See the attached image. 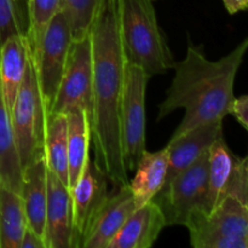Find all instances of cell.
Returning a JSON list of instances; mask_svg holds the SVG:
<instances>
[{
    "mask_svg": "<svg viewBox=\"0 0 248 248\" xmlns=\"http://www.w3.org/2000/svg\"><path fill=\"white\" fill-rule=\"evenodd\" d=\"M107 177L97 164L89 159L72 193L74 248L82 246L97 213L108 196Z\"/></svg>",
    "mask_w": 248,
    "mask_h": 248,
    "instance_id": "30bf717a",
    "label": "cell"
},
{
    "mask_svg": "<svg viewBox=\"0 0 248 248\" xmlns=\"http://www.w3.org/2000/svg\"><path fill=\"white\" fill-rule=\"evenodd\" d=\"M21 0H0V47L7 39L23 35L28 31V10L19 5Z\"/></svg>",
    "mask_w": 248,
    "mask_h": 248,
    "instance_id": "d4e9b609",
    "label": "cell"
},
{
    "mask_svg": "<svg viewBox=\"0 0 248 248\" xmlns=\"http://www.w3.org/2000/svg\"><path fill=\"white\" fill-rule=\"evenodd\" d=\"M19 248H46V244L41 236H39L33 229L27 227Z\"/></svg>",
    "mask_w": 248,
    "mask_h": 248,
    "instance_id": "4316f807",
    "label": "cell"
},
{
    "mask_svg": "<svg viewBox=\"0 0 248 248\" xmlns=\"http://www.w3.org/2000/svg\"><path fill=\"white\" fill-rule=\"evenodd\" d=\"M165 227L164 213L152 200L133 211L109 248H149L155 244Z\"/></svg>",
    "mask_w": 248,
    "mask_h": 248,
    "instance_id": "9a60e30c",
    "label": "cell"
},
{
    "mask_svg": "<svg viewBox=\"0 0 248 248\" xmlns=\"http://www.w3.org/2000/svg\"><path fill=\"white\" fill-rule=\"evenodd\" d=\"M68 186L74 189L90 159L91 125L89 115L82 109L68 111Z\"/></svg>",
    "mask_w": 248,
    "mask_h": 248,
    "instance_id": "ac0fdd59",
    "label": "cell"
},
{
    "mask_svg": "<svg viewBox=\"0 0 248 248\" xmlns=\"http://www.w3.org/2000/svg\"><path fill=\"white\" fill-rule=\"evenodd\" d=\"M62 6V0H27L28 10V31L27 39L33 57L40 48L46 28Z\"/></svg>",
    "mask_w": 248,
    "mask_h": 248,
    "instance_id": "603a6c76",
    "label": "cell"
},
{
    "mask_svg": "<svg viewBox=\"0 0 248 248\" xmlns=\"http://www.w3.org/2000/svg\"><path fill=\"white\" fill-rule=\"evenodd\" d=\"M82 109L92 114V45L91 35L72 41L67 65L58 86L51 114H67ZM91 125V124H90Z\"/></svg>",
    "mask_w": 248,
    "mask_h": 248,
    "instance_id": "9c48e42d",
    "label": "cell"
},
{
    "mask_svg": "<svg viewBox=\"0 0 248 248\" xmlns=\"http://www.w3.org/2000/svg\"><path fill=\"white\" fill-rule=\"evenodd\" d=\"M223 4L230 15L248 10V0H223Z\"/></svg>",
    "mask_w": 248,
    "mask_h": 248,
    "instance_id": "83f0119b",
    "label": "cell"
},
{
    "mask_svg": "<svg viewBox=\"0 0 248 248\" xmlns=\"http://www.w3.org/2000/svg\"><path fill=\"white\" fill-rule=\"evenodd\" d=\"M149 79V75L140 67L132 63L126 64L120 131L127 171L135 170L145 150V90Z\"/></svg>",
    "mask_w": 248,
    "mask_h": 248,
    "instance_id": "52a82bcc",
    "label": "cell"
},
{
    "mask_svg": "<svg viewBox=\"0 0 248 248\" xmlns=\"http://www.w3.org/2000/svg\"><path fill=\"white\" fill-rule=\"evenodd\" d=\"M21 196L28 227L45 241L47 205V165L45 155H41L22 169Z\"/></svg>",
    "mask_w": 248,
    "mask_h": 248,
    "instance_id": "5bb4252c",
    "label": "cell"
},
{
    "mask_svg": "<svg viewBox=\"0 0 248 248\" xmlns=\"http://www.w3.org/2000/svg\"><path fill=\"white\" fill-rule=\"evenodd\" d=\"M223 135V121L199 126L183 133L179 137L171 138L166 145L169 150V170L164 186L169 184L177 174L200 159L211 148L218 137ZM162 186V188H164Z\"/></svg>",
    "mask_w": 248,
    "mask_h": 248,
    "instance_id": "4fadbf2b",
    "label": "cell"
},
{
    "mask_svg": "<svg viewBox=\"0 0 248 248\" xmlns=\"http://www.w3.org/2000/svg\"><path fill=\"white\" fill-rule=\"evenodd\" d=\"M169 162V150L166 147L157 152H143L135 167V177L130 182L136 208L154 200L160 193L166 182Z\"/></svg>",
    "mask_w": 248,
    "mask_h": 248,
    "instance_id": "e0dca14e",
    "label": "cell"
},
{
    "mask_svg": "<svg viewBox=\"0 0 248 248\" xmlns=\"http://www.w3.org/2000/svg\"><path fill=\"white\" fill-rule=\"evenodd\" d=\"M116 189L115 193L107 196L81 248H109L110 242L136 210L130 183Z\"/></svg>",
    "mask_w": 248,
    "mask_h": 248,
    "instance_id": "7c38bea8",
    "label": "cell"
},
{
    "mask_svg": "<svg viewBox=\"0 0 248 248\" xmlns=\"http://www.w3.org/2000/svg\"><path fill=\"white\" fill-rule=\"evenodd\" d=\"M247 51L248 36L227 56L210 61L202 45L189 43L184 60L174 63L171 86L159 106L157 120L177 109L186 111L171 138L199 126L223 121L232 113L235 79Z\"/></svg>",
    "mask_w": 248,
    "mask_h": 248,
    "instance_id": "7a4b0ae2",
    "label": "cell"
},
{
    "mask_svg": "<svg viewBox=\"0 0 248 248\" xmlns=\"http://www.w3.org/2000/svg\"><path fill=\"white\" fill-rule=\"evenodd\" d=\"M119 27L127 63L142 68L150 78L174 65L173 55L157 22L153 0H118Z\"/></svg>",
    "mask_w": 248,
    "mask_h": 248,
    "instance_id": "3957f363",
    "label": "cell"
},
{
    "mask_svg": "<svg viewBox=\"0 0 248 248\" xmlns=\"http://www.w3.org/2000/svg\"><path fill=\"white\" fill-rule=\"evenodd\" d=\"M247 162H248V156H247Z\"/></svg>",
    "mask_w": 248,
    "mask_h": 248,
    "instance_id": "f1b7e54d",
    "label": "cell"
},
{
    "mask_svg": "<svg viewBox=\"0 0 248 248\" xmlns=\"http://www.w3.org/2000/svg\"><path fill=\"white\" fill-rule=\"evenodd\" d=\"M210 150V149H208ZM208 152L177 174L154 198L169 225H184L198 215H207Z\"/></svg>",
    "mask_w": 248,
    "mask_h": 248,
    "instance_id": "8992f818",
    "label": "cell"
},
{
    "mask_svg": "<svg viewBox=\"0 0 248 248\" xmlns=\"http://www.w3.org/2000/svg\"><path fill=\"white\" fill-rule=\"evenodd\" d=\"M72 41L69 22L64 12L60 10L48 23L41 40L40 48L35 57H33L47 118L65 70Z\"/></svg>",
    "mask_w": 248,
    "mask_h": 248,
    "instance_id": "ba28073f",
    "label": "cell"
},
{
    "mask_svg": "<svg viewBox=\"0 0 248 248\" xmlns=\"http://www.w3.org/2000/svg\"><path fill=\"white\" fill-rule=\"evenodd\" d=\"M195 248H248V202L227 195L208 215H198L186 225Z\"/></svg>",
    "mask_w": 248,
    "mask_h": 248,
    "instance_id": "5b68a950",
    "label": "cell"
},
{
    "mask_svg": "<svg viewBox=\"0 0 248 248\" xmlns=\"http://www.w3.org/2000/svg\"><path fill=\"white\" fill-rule=\"evenodd\" d=\"M28 57L29 43L26 34L7 39L0 47V89L9 113L23 81Z\"/></svg>",
    "mask_w": 248,
    "mask_h": 248,
    "instance_id": "2e32d148",
    "label": "cell"
},
{
    "mask_svg": "<svg viewBox=\"0 0 248 248\" xmlns=\"http://www.w3.org/2000/svg\"><path fill=\"white\" fill-rule=\"evenodd\" d=\"M230 114L237 119V121L246 128L248 132V94L234 99Z\"/></svg>",
    "mask_w": 248,
    "mask_h": 248,
    "instance_id": "484cf974",
    "label": "cell"
},
{
    "mask_svg": "<svg viewBox=\"0 0 248 248\" xmlns=\"http://www.w3.org/2000/svg\"><path fill=\"white\" fill-rule=\"evenodd\" d=\"M28 227L21 194L0 186V248H19Z\"/></svg>",
    "mask_w": 248,
    "mask_h": 248,
    "instance_id": "ffe728a7",
    "label": "cell"
},
{
    "mask_svg": "<svg viewBox=\"0 0 248 248\" xmlns=\"http://www.w3.org/2000/svg\"><path fill=\"white\" fill-rule=\"evenodd\" d=\"M91 142L94 162L115 188L128 184L120 131L126 61L119 27L118 0H101L91 31Z\"/></svg>",
    "mask_w": 248,
    "mask_h": 248,
    "instance_id": "6da1fadb",
    "label": "cell"
},
{
    "mask_svg": "<svg viewBox=\"0 0 248 248\" xmlns=\"http://www.w3.org/2000/svg\"><path fill=\"white\" fill-rule=\"evenodd\" d=\"M153 1H154V0H153Z\"/></svg>",
    "mask_w": 248,
    "mask_h": 248,
    "instance_id": "f546056e",
    "label": "cell"
},
{
    "mask_svg": "<svg viewBox=\"0 0 248 248\" xmlns=\"http://www.w3.org/2000/svg\"><path fill=\"white\" fill-rule=\"evenodd\" d=\"M45 242L46 248H74L72 193L48 169Z\"/></svg>",
    "mask_w": 248,
    "mask_h": 248,
    "instance_id": "8fae6325",
    "label": "cell"
},
{
    "mask_svg": "<svg viewBox=\"0 0 248 248\" xmlns=\"http://www.w3.org/2000/svg\"><path fill=\"white\" fill-rule=\"evenodd\" d=\"M0 186L21 194L22 166L15 144L11 116L0 89Z\"/></svg>",
    "mask_w": 248,
    "mask_h": 248,
    "instance_id": "44dd1931",
    "label": "cell"
},
{
    "mask_svg": "<svg viewBox=\"0 0 248 248\" xmlns=\"http://www.w3.org/2000/svg\"><path fill=\"white\" fill-rule=\"evenodd\" d=\"M47 169L68 186V121L65 114H51L45 133Z\"/></svg>",
    "mask_w": 248,
    "mask_h": 248,
    "instance_id": "7402d4cb",
    "label": "cell"
},
{
    "mask_svg": "<svg viewBox=\"0 0 248 248\" xmlns=\"http://www.w3.org/2000/svg\"><path fill=\"white\" fill-rule=\"evenodd\" d=\"M99 2L101 0H62L61 10L69 22L73 40L90 34Z\"/></svg>",
    "mask_w": 248,
    "mask_h": 248,
    "instance_id": "cb8c5ba5",
    "label": "cell"
},
{
    "mask_svg": "<svg viewBox=\"0 0 248 248\" xmlns=\"http://www.w3.org/2000/svg\"><path fill=\"white\" fill-rule=\"evenodd\" d=\"M225 143L223 135L218 137L208 150V200L207 215L225 198L227 189L234 174L237 162Z\"/></svg>",
    "mask_w": 248,
    "mask_h": 248,
    "instance_id": "d6986e66",
    "label": "cell"
},
{
    "mask_svg": "<svg viewBox=\"0 0 248 248\" xmlns=\"http://www.w3.org/2000/svg\"><path fill=\"white\" fill-rule=\"evenodd\" d=\"M15 144L23 169L45 155V133L47 113L41 98L35 61L29 50L23 81L10 113Z\"/></svg>",
    "mask_w": 248,
    "mask_h": 248,
    "instance_id": "277c9868",
    "label": "cell"
}]
</instances>
